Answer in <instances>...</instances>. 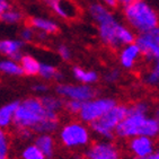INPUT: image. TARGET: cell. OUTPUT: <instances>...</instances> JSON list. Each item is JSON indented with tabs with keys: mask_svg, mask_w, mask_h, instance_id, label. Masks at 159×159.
Instances as JSON below:
<instances>
[{
	"mask_svg": "<svg viewBox=\"0 0 159 159\" xmlns=\"http://www.w3.org/2000/svg\"><path fill=\"white\" fill-rule=\"evenodd\" d=\"M89 15L98 26V35L104 45L111 50H120L122 46L135 42L137 34L128 25L115 17L112 10L101 2L92 3Z\"/></svg>",
	"mask_w": 159,
	"mask_h": 159,
	"instance_id": "cell-1",
	"label": "cell"
},
{
	"mask_svg": "<svg viewBox=\"0 0 159 159\" xmlns=\"http://www.w3.org/2000/svg\"><path fill=\"white\" fill-rule=\"evenodd\" d=\"M123 17L129 27L138 34L159 26L158 10L147 0H134L123 6Z\"/></svg>",
	"mask_w": 159,
	"mask_h": 159,
	"instance_id": "cell-2",
	"label": "cell"
},
{
	"mask_svg": "<svg viewBox=\"0 0 159 159\" xmlns=\"http://www.w3.org/2000/svg\"><path fill=\"white\" fill-rule=\"evenodd\" d=\"M114 135L122 140H129L139 135L155 139L159 135V128L156 120L153 116H149V114H137L128 111L126 116L115 129Z\"/></svg>",
	"mask_w": 159,
	"mask_h": 159,
	"instance_id": "cell-3",
	"label": "cell"
},
{
	"mask_svg": "<svg viewBox=\"0 0 159 159\" xmlns=\"http://www.w3.org/2000/svg\"><path fill=\"white\" fill-rule=\"evenodd\" d=\"M45 108L40 98H26L19 102L12 117V124L16 129H33L42 120Z\"/></svg>",
	"mask_w": 159,
	"mask_h": 159,
	"instance_id": "cell-4",
	"label": "cell"
},
{
	"mask_svg": "<svg viewBox=\"0 0 159 159\" xmlns=\"http://www.w3.org/2000/svg\"><path fill=\"white\" fill-rule=\"evenodd\" d=\"M128 111L129 110L126 105L116 104L110 111H107L101 119L90 123L92 131L95 134H97L99 138L105 139V140L113 139L115 129L121 123V121L126 116Z\"/></svg>",
	"mask_w": 159,
	"mask_h": 159,
	"instance_id": "cell-5",
	"label": "cell"
},
{
	"mask_svg": "<svg viewBox=\"0 0 159 159\" xmlns=\"http://www.w3.org/2000/svg\"><path fill=\"white\" fill-rule=\"evenodd\" d=\"M59 138L61 143L68 149L87 147L90 142V130L84 122L72 121L66 123L60 130Z\"/></svg>",
	"mask_w": 159,
	"mask_h": 159,
	"instance_id": "cell-6",
	"label": "cell"
},
{
	"mask_svg": "<svg viewBox=\"0 0 159 159\" xmlns=\"http://www.w3.org/2000/svg\"><path fill=\"white\" fill-rule=\"evenodd\" d=\"M116 104L117 102L112 97H95L83 103L78 115L81 122L90 124L101 119L107 111H110Z\"/></svg>",
	"mask_w": 159,
	"mask_h": 159,
	"instance_id": "cell-7",
	"label": "cell"
},
{
	"mask_svg": "<svg viewBox=\"0 0 159 159\" xmlns=\"http://www.w3.org/2000/svg\"><path fill=\"white\" fill-rule=\"evenodd\" d=\"M55 92L60 97L67 99H75L81 103L95 98L97 95V90L90 85H72V84H60L57 86Z\"/></svg>",
	"mask_w": 159,
	"mask_h": 159,
	"instance_id": "cell-8",
	"label": "cell"
},
{
	"mask_svg": "<svg viewBox=\"0 0 159 159\" xmlns=\"http://www.w3.org/2000/svg\"><path fill=\"white\" fill-rule=\"evenodd\" d=\"M135 44L139 46L142 57L148 61H155L159 58V26L151 31L137 35Z\"/></svg>",
	"mask_w": 159,
	"mask_h": 159,
	"instance_id": "cell-9",
	"label": "cell"
},
{
	"mask_svg": "<svg viewBox=\"0 0 159 159\" xmlns=\"http://www.w3.org/2000/svg\"><path fill=\"white\" fill-rule=\"evenodd\" d=\"M86 159H122V152L117 144L111 140L95 141L85 151Z\"/></svg>",
	"mask_w": 159,
	"mask_h": 159,
	"instance_id": "cell-10",
	"label": "cell"
},
{
	"mask_svg": "<svg viewBox=\"0 0 159 159\" xmlns=\"http://www.w3.org/2000/svg\"><path fill=\"white\" fill-rule=\"evenodd\" d=\"M128 148L129 151L134 156L135 159L147 157L149 155H152L156 151L155 140L152 138L143 137V135L129 139Z\"/></svg>",
	"mask_w": 159,
	"mask_h": 159,
	"instance_id": "cell-11",
	"label": "cell"
},
{
	"mask_svg": "<svg viewBox=\"0 0 159 159\" xmlns=\"http://www.w3.org/2000/svg\"><path fill=\"white\" fill-rule=\"evenodd\" d=\"M43 2L63 19H75L79 15L78 7L71 0H42Z\"/></svg>",
	"mask_w": 159,
	"mask_h": 159,
	"instance_id": "cell-12",
	"label": "cell"
},
{
	"mask_svg": "<svg viewBox=\"0 0 159 159\" xmlns=\"http://www.w3.org/2000/svg\"><path fill=\"white\" fill-rule=\"evenodd\" d=\"M141 57H142V54H141L140 49L134 42L122 46L120 49L119 61L122 68H124L126 70H132L140 61Z\"/></svg>",
	"mask_w": 159,
	"mask_h": 159,
	"instance_id": "cell-13",
	"label": "cell"
},
{
	"mask_svg": "<svg viewBox=\"0 0 159 159\" xmlns=\"http://www.w3.org/2000/svg\"><path fill=\"white\" fill-rule=\"evenodd\" d=\"M58 128H59L58 113L57 112H52V111L45 110L42 120L32 129V131L40 133V134H43V133L50 134V133H53L54 131H57Z\"/></svg>",
	"mask_w": 159,
	"mask_h": 159,
	"instance_id": "cell-14",
	"label": "cell"
},
{
	"mask_svg": "<svg viewBox=\"0 0 159 159\" xmlns=\"http://www.w3.org/2000/svg\"><path fill=\"white\" fill-rule=\"evenodd\" d=\"M35 146L42 151L45 158H52L54 155V140L48 133L39 135L35 139Z\"/></svg>",
	"mask_w": 159,
	"mask_h": 159,
	"instance_id": "cell-15",
	"label": "cell"
},
{
	"mask_svg": "<svg viewBox=\"0 0 159 159\" xmlns=\"http://www.w3.org/2000/svg\"><path fill=\"white\" fill-rule=\"evenodd\" d=\"M30 24L34 28L40 30L45 34H55L59 31V25L51 19L41 18V17H33L30 19Z\"/></svg>",
	"mask_w": 159,
	"mask_h": 159,
	"instance_id": "cell-16",
	"label": "cell"
},
{
	"mask_svg": "<svg viewBox=\"0 0 159 159\" xmlns=\"http://www.w3.org/2000/svg\"><path fill=\"white\" fill-rule=\"evenodd\" d=\"M72 75L78 80L80 84L84 85H90L95 84L98 81V74L94 70H86L84 68L74 67L72 69Z\"/></svg>",
	"mask_w": 159,
	"mask_h": 159,
	"instance_id": "cell-17",
	"label": "cell"
},
{
	"mask_svg": "<svg viewBox=\"0 0 159 159\" xmlns=\"http://www.w3.org/2000/svg\"><path fill=\"white\" fill-rule=\"evenodd\" d=\"M19 102H11L9 104L3 105L0 107V129H5L12 123V117L16 111V107L18 106Z\"/></svg>",
	"mask_w": 159,
	"mask_h": 159,
	"instance_id": "cell-18",
	"label": "cell"
},
{
	"mask_svg": "<svg viewBox=\"0 0 159 159\" xmlns=\"http://www.w3.org/2000/svg\"><path fill=\"white\" fill-rule=\"evenodd\" d=\"M19 62H20L21 70H23V72L25 75H27V76H36V75H39L40 62L37 61L35 58H33L32 55H23Z\"/></svg>",
	"mask_w": 159,
	"mask_h": 159,
	"instance_id": "cell-19",
	"label": "cell"
},
{
	"mask_svg": "<svg viewBox=\"0 0 159 159\" xmlns=\"http://www.w3.org/2000/svg\"><path fill=\"white\" fill-rule=\"evenodd\" d=\"M24 43L17 40H0V53L7 57H11L17 52H20Z\"/></svg>",
	"mask_w": 159,
	"mask_h": 159,
	"instance_id": "cell-20",
	"label": "cell"
},
{
	"mask_svg": "<svg viewBox=\"0 0 159 159\" xmlns=\"http://www.w3.org/2000/svg\"><path fill=\"white\" fill-rule=\"evenodd\" d=\"M39 75L44 79H55L60 81L63 79V75L55 67L48 63H40V70Z\"/></svg>",
	"mask_w": 159,
	"mask_h": 159,
	"instance_id": "cell-21",
	"label": "cell"
},
{
	"mask_svg": "<svg viewBox=\"0 0 159 159\" xmlns=\"http://www.w3.org/2000/svg\"><path fill=\"white\" fill-rule=\"evenodd\" d=\"M41 103H42L43 107L48 111H52V112H57L63 108L64 102L62 101L61 97H55V96H42L40 98Z\"/></svg>",
	"mask_w": 159,
	"mask_h": 159,
	"instance_id": "cell-22",
	"label": "cell"
},
{
	"mask_svg": "<svg viewBox=\"0 0 159 159\" xmlns=\"http://www.w3.org/2000/svg\"><path fill=\"white\" fill-rule=\"evenodd\" d=\"M0 71L6 75H9V76H21V75H24L20 64L12 61L10 59L0 61Z\"/></svg>",
	"mask_w": 159,
	"mask_h": 159,
	"instance_id": "cell-23",
	"label": "cell"
},
{
	"mask_svg": "<svg viewBox=\"0 0 159 159\" xmlns=\"http://www.w3.org/2000/svg\"><path fill=\"white\" fill-rule=\"evenodd\" d=\"M9 148V135L3 129H0V159H8Z\"/></svg>",
	"mask_w": 159,
	"mask_h": 159,
	"instance_id": "cell-24",
	"label": "cell"
},
{
	"mask_svg": "<svg viewBox=\"0 0 159 159\" xmlns=\"http://www.w3.org/2000/svg\"><path fill=\"white\" fill-rule=\"evenodd\" d=\"M21 159H46L35 144H30L21 151Z\"/></svg>",
	"mask_w": 159,
	"mask_h": 159,
	"instance_id": "cell-25",
	"label": "cell"
},
{
	"mask_svg": "<svg viewBox=\"0 0 159 159\" xmlns=\"http://www.w3.org/2000/svg\"><path fill=\"white\" fill-rule=\"evenodd\" d=\"M21 19V14L17 10L14 9H7L0 15V20L7 24H16Z\"/></svg>",
	"mask_w": 159,
	"mask_h": 159,
	"instance_id": "cell-26",
	"label": "cell"
},
{
	"mask_svg": "<svg viewBox=\"0 0 159 159\" xmlns=\"http://www.w3.org/2000/svg\"><path fill=\"white\" fill-rule=\"evenodd\" d=\"M128 110H129V112H131V113L149 114L150 105H149V103L146 101H139V102L133 103L130 107H128Z\"/></svg>",
	"mask_w": 159,
	"mask_h": 159,
	"instance_id": "cell-27",
	"label": "cell"
},
{
	"mask_svg": "<svg viewBox=\"0 0 159 159\" xmlns=\"http://www.w3.org/2000/svg\"><path fill=\"white\" fill-rule=\"evenodd\" d=\"M143 83L148 86H151V87L159 86V74L153 68H151L143 75Z\"/></svg>",
	"mask_w": 159,
	"mask_h": 159,
	"instance_id": "cell-28",
	"label": "cell"
},
{
	"mask_svg": "<svg viewBox=\"0 0 159 159\" xmlns=\"http://www.w3.org/2000/svg\"><path fill=\"white\" fill-rule=\"evenodd\" d=\"M83 103L79 101H75V99H68L67 102H64V108L67 110L70 114H79L80 110H81Z\"/></svg>",
	"mask_w": 159,
	"mask_h": 159,
	"instance_id": "cell-29",
	"label": "cell"
},
{
	"mask_svg": "<svg viewBox=\"0 0 159 159\" xmlns=\"http://www.w3.org/2000/svg\"><path fill=\"white\" fill-rule=\"evenodd\" d=\"M121 78V71L116 68H113V69H111L104 75V80L105 83L107 84H115L117 83Z\"/></svg>",
	"mask_w": 159,
	"mask_h": 159,
	"instance_id": "cell-30",
	"label": "cell"
},
{
	"mask_svg": "<svg viewBox=\"0 0 159 159\" xmlns=\"http://www.w3.org/2000/svg\"><path fill=\"white\" fill-rule=\"evenodd\" d=\"M58 54L60 55V58H61L62 60H64V61H68V60L71 59L70 49H69L67 45H63V44L58 46Z\"/></svg>",
	"mask_w": 159,
	"mask_h": 159,
	"instance_id": "cell-31",
	"label": "cell"
},
{
	"mask_svg": "<svg viewBox=\"0 0 159 159\" xmlns=\"http://www.w3.org/2000/svg\"><path fill=\"white\" fill-rule=\"evenodd\" d=\"M17 134L21 140H30L33 137V131L31 129H17Z\"/></svg>",
	"mask_w": 159,
	"mask_h": 159,
	"instance_id": "cell-32",
	"label": "cell"
},
{
	"mask_svg": "<svg viewBox=\"0 0 159 159\" xmlns=\"http://www.w3.org/2000/svg\"><path fill=\"white\" fill-rule=\"evenodd\" d=\"M20 36H21V40L25 41V42H30V41L33 40L34 37V32L31 27H26L24 28L20 33Z\"/></svg>",
	"mask_w": 159,
	"mask_h": 159,
	"instance_id": "cell-33",
	"label": "cell"
},
{
	"mask_svg": "<svg viewBox=\"0 0 159 159\" xmlns=\"http://www.w3.org/2000/svg\"><path fill=\"white\" fill-rule=\"evenodd\" d=\"M101 3H103L104 6H106L107 8H110V9H113V8H116L119 6V3H117L116 0H99Z\"/></svg>",
	"mask_w": 159,
	"mask_h": 159,
	"instance_id": "cell-34",
	"label": "cell"
},
{
	"mask_svg": "<svg viewBox=\"0 0 159 159\" xmlns=\"http://www.w3.org/2000/svg\"><path fill=\"white\" fill-rule=\"evenodd\" d=\"M33 89L35 90V92L45 93L49 90V86H46L45 84H36V85L33 86Z\"/></svg>",
	"mask_w": 159,
	"mask_h": 159,
	"instance_id": "cell-35",
	"label": "cell"
},
{
	"mask_svg": "<svg viewBox=\"0 0 159 159\" xmlns=\"http://www.w3.org/2000/svg\"><path fill=\"white\" fill-rule=\"evenodd\" d=\"M7 9H9V2H8V0H0V15L3 11H6Z\"/></svg>",
	"mask_w": 159,
	"mask_h": 159,
	"instance_id": "cell-36",
	"label": "cell"
},
{
	"mask_svg": "<svg viewBox=\"0 0 159 159\" xmlns=\"http://www.w3.org/2000/svg\"><path fill=\"white\" fill-rule=\"evenodd\" d=\"M153 119L156 120L157 124H158V128H159V105L156 107V110H155V114H153Z\"/></svg>",
	"mask_w": 159,
	"mask_h": 159,
	"instance_id": "cell-37",
	"label": "cell"
},
{
	"mask_svg": "<svg viewBox=\"0 0 159 159\" xmlns=\"http://www.w3.org/2000/svg\"><path fill=\"white\" fill-rule=\"evenodd\" d=\"M117 3L119 5H122V6H126V5H129V3L133 2L134 0H116Z\"/></svg>",
	"mask_w": 159,
	"mask_h": 159,
	"instance_id": "cell-38",
	"label": "cell"
},
{
	"mask_svg": "<svg viewBox=\"0 0 159 159\" xmlns=\"http://www.w3.org/2000/svg\"><path fill=\"white\" fill-rule=\"evenodd\" d=\"M153 69H155V70L157 71V72H158L159 74V58L158 59H156V60H155V61H153Z\"/></svg>",
	"mask_w": 159,
	"mask_h": 159,
	"instance_id": "cell-39",
	"label": "cell"
},
{
	"mask_svg": "<svg viewBox=\"0 0 159 159\" xmlns=\"http://www.w3.org/2000/svg\"><path fill=\"white\" fill-rule=\"evenodd\" d=\"M140 159H157L156 152H153L152 155H149V156H147V157H143V158H140Z\"/></svg>",
	"mask_w": 159,
	"mask_h": 159,
	"instance_id": "cell-40",
	"label": "cell"
},
{
	"mask_svg": "<svg viewBox=\"0 0 159 159\" xmlns=\"http://www.w3.org/2000/svg\"><path fill=\"white\" fill-rule=\"evenodd\" d=\"M156 152V156H157V159H159V151H155Z\"/></svg>",
	"mask_w": 159,
	"mask_h": 159,
	"instance_id": "cell-41",
	"label": "cell"
}]
</instances>
